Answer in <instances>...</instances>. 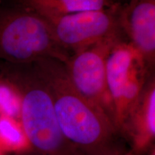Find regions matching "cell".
I'll return each instance as SVG.
<instances>
[{
  "label": "cell",
  "mask_w": 155,
  "mask_h": 155,
  "mask_svg": "<svg viewBox=\"0 0 155 155\" xmlns=\"http://www.w3.org/2000/svg\"><path fill=\"white\" fill-rule=\"evenodd\" d=\"M33 65L49 88L62 133L78 154L126 155L131 152L114 124L75 88L63 63L44 58Z\"/></svg>",
  "instance_id": "obj_1"
},
{
  "label": "cell",
  "mask_w": 155,
  "mask_h": 155,
  "mask_svg": "<svg viewBox=\"0 0 155 155\" xmlns=\"http://www.w3.org/2000/svg\"><path fill=\"white\" fill-rule=\"evenodd\" d=\"M0 76L16 89L19 121L35 155H79L62 133L49 88L33 64L0 62Z\"/></svg>",
  "instance_id": "obj_2"
},
{
  "label": "cell",
  "mask_w": 155,
  "mask_h": 155,
  "mask_svg": "<svg viewBox=\"0 0 155 155\" xmlns=\"http://www.w3.org/2000/svg\"><path fill=\"white\" fill-rule=\"evenodd\" d=\"M70 56L43 17L18 5L0 7V62L31 64L51 58L65 63Z\"/></svg>",
  "instance_id": "obj_3"
},
{
  "label": "cell",
  "mask_w": 155,
  "mask_h": 155,
  "mask_svg": "<svg viewBox=\"0 0 155 155\" xmlns=\"http://www.w3.org/2000/svg\"><path fill=\"white\" fill-rule=\"evenodd\" d=\"M147 70L142 56L129 42H118L108 56L106 86L114 104L116 128L120 134L146 85Z\"/></svg>",
  "instance_id": "obj_4"
},
{
  "label": "cell",
  "mask_w": 155,
  "mask_h": 155,
  "mask_svg": "<svg viewBox=\"0 0 155 155\" xmlns=\"http://www.w3.org/2000/svg\"><path fill=\"white\" fill-rule=\"evenodd\" d=\"M121 40V34L104 39L71 55L63 63L75 88L115 127L114 104L106 86V63L110 52Z\"/></svg>",
  "instance_id": "obj_5"
},
{
  "label": "cell",
  "mask_w": 155,
  "mask_h": 155,
  "mask_svg": "<svg viewBox=\"0 0 155 155\" xmlns=\"http://www.w3.org/2000/svg\"><path fill=\"white\" fill-rule=\"evenodd\" d=\"M119 3L101 10L81 12L45 19L58 43L73 53L109 37L121 34Z\"/></svg>",
  "instance_id": "obj_6"
},
{
  "label": "cell",
  "mask_w": 155,
  "mask_h": 155,
  "mask_svg": "<svg viewBox=\"0 0 155 155\" xmlns=\"http://www.w3.org/2000/svg\"><path fill=\"white\" fill-rule=\"evenodd\" d=\"M120 28L146 63L154 66L155 58V0H130L119 10Z\"/></svg>",
  "instance_id": "obj_7"
},
{
  "label": "cell",
  "mask_w": 155,
  "mask_h": 155,
  "mask_svg": "<svg viewBox=\"0 0 155 155\" xmlns=\"http://www.w3.org/2000/svg\"><path fill=\"white\" fill-rule=\"evenodd\" d=\"M134 155H141L152 147L155 139V83H146L138 101L121 131Z\"/></svg>",
  "instance_id": "obj_8"
},
{
  "label": "cell",
  "mask_w": 155,
  "mask_h": 155,
  "mask_svg": "<svg viewBox=\"0 0 155 155\" xmlns=\"http://www.w3.org/2000/svg\"><path fill=\"white\" fill-rule=\"evenodd\" d=\"M17 5L51 19L81 12L101 10L113 7L116 0H15Z\"/></svg>",
  "instance_id": "obj_9"
},
{
  "label": "cell",
  "mask_w": 155,
  "mask_h": 155,
  "mask_svg": "<svg viewBox=\"0 0 155 155\" xmlns=\"http://www.w3.org/2000/svg\"><path fill=\"white\" fill-rule=\"evenodd\" d=\"M0 152L2 154L31 152L30 142L19 120L0 116Z\"/></svg>",
  "instance_id": "obj_10"
},
{
  "label": "cell",
  "mask_w": 155,
  "mask_h": 155,
  "mask_svg": "<svg viewBox=\"0 0 155 155\" xmlns=\"http://www.w3.org/2000/svg\"><path fill=\"white\" fill-rule=\"evenodd\" d=\"M21 101L17 90L0 76V116L19 120Z\"/></svg>",
  "instance_id": "obj_11"
},
{
  "label": "cell",
  "mask_w": 155,
  "mask_h": 155,
  "mask_svg": "<svg viewBox=\"0 0 155 155\" xmlns=\"http://www.w3.org/2000/svg\"><path fill=\"white\" fill-rule=\"evenodd\" d=\"M148 155H155V149L154 146H153L152 148L149 150Z\"/></svg>",
  "instance_id": "obj_12"
},
{
  "label": "cell",
  "mask_w": 155,
  "mask_h": 155,
  "mask_svg": "<svg viewBox=\"0 0 155 155\" xmlns=\"http://www.w3.org/2000/svg\"><path fill=\"white\" fill-rule=\"evenodd\" d=\"M126 155H134V154L131 152H130V153H129V154H126Z\"/></svg>",
  "instance_id": "obj_13"
},
{
  "label": "cell",
  "mask_w": 155,
  "mask_h": 155,
  "mask_svg": "<svg viewBox=\"0 0 155 155\" xmlns=\"http://www.w3.org/2000/svg\"><path fill=\"white\" fill-rule=\"evenodd\" d=\"M2 154H2V153L1 152H0V155H2Z\"/></svg>",
  "instance_id": "obj_14"
}]
</instances>
